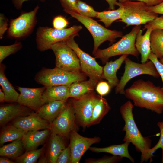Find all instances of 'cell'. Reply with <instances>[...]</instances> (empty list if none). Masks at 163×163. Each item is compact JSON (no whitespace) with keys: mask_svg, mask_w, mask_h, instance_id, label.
I'll return each instance as SVG.
<instances>
[{"mask_svg":"<svg viewBox=\"0 0 163 163\" xmlns=\"http://www.w3.org/2000/svg\"><path fill=\"white\" fill-rule=\"evenodd\" d=\"M124 95L133 105L151 110L158 114L163 112V90L151 81L139 79L125 90Z\"/></svg>","mask_w":163,"mask_h":163,"instance_id":"6da1fadb","label":"cell"},{"mask_svg":"<svg viewBox=\"0 0 163 163\" xmlns=\"http://www.w3.org/2000/svg\"><path fill=\"white\" fill-rule=\"evenodd\" d=\"M133 106L131 102L128 100L121 106L120 109L125 122L122 130L125 133L123 141L132 143L136 150L141 153V162L147 150L151 148L152 140L149 137L143 136L138 129L134 119Z\"/></svg>","mask_w":163,"mask_h":163,"instance_id":"7a4b0ae2","label":"cell"},{"mask_svg":"<svg viewBox=\"0 0 163 163\" xmlns=\"http://www.w3.org/2000/svg\"><path fill=\"white\" fill-rule=\"evenodd\" d=\"M141 27V25L135 26L130 32L123 35L116 43L105 49H98L94 55V57L100 59L103 64L108 62L110 58L117 55H130L138 58L139 53L135 43L136 35Z\"/></svg>","mask_w":163,"mask_h":163,"instance_id":"3957f363","label":"cell"},{"mask_svg":"<svg viewBox=\"0 0 163 163\" xmlns=\"http://www.w3.org/2000/svg\"><path fill=\"white\" fill-rule=\"evenodd\" d=\"M87 76L82 72H72L55 67L52 69L43 67L36 74L34 80L46 87L64 85L69 86L76 81L86 80Z\"/></svg>","mask_w":163,"mask_h":163,"instance_id":"277c9868","label":"cell"},{"mask_svg":"<svg viewBox=\"0 0 163 163\" xmlns=\"http://www.w3.org/2000/svg\"><path fill=\"white\" fill-rule=\"evenodd\" d=\"M82 28L81 25H76L62 29L40 27L36 33L37 48L41 52L51 49L53 45L58 42L65 41L72 36H78V33Z\"/></svg>","mask_w":163,"mask_h":163,"instance_id":"5b68a950","label":"cell"},{"mask_svg":"<svg viewBox=\"0 0 163 163\" xmlns=\"http://www.w3.org/2000/svg\"><path fill=\"white\" fill-rule=\"evenodd\" d=\"M67 13L81 22L91 34L94 41L92 52L93 55L99 46L105 41H108L113 43L115 41L116 39L121 37L123 36L122 32L107 29L99 24L97 21L78 12L69 11Z\"/></svg>","mask_w":163,"mask_h":163,"instance_id":"8992f818","label":"cell"},{"mask_svg":"<svg viewBox=\"0 0 163 163\" xmlns=\"http://www.w3.org/2000/svg\"><path fill=\"white\" fill-rule=\"evenodd\" d=\"M119 2L124 11L121 18L116 21L126 24V27L145 24L158 16V14L148 10V6L143 2L131 1Z\"/></svg>","mask_w":163,"mask_h":163,"instance_id":"52a82bcc","label":"cell"},{"mask_svg":"<svg viewBox=\"0 0 163 163\" xmlns=\"http://www.w3.org/2000/svg\"><path fill=\"white\" fill-rule=\"evenodd\" d=\"M124 62V71L115 87L116 94L124 95L125 88L127 83L131 79L139 75H148L155 78L160 77L155 65L150 60L145 63H139L127 57Z\"/></svg>","mask_w":163,"mask_h":163,"instance_id":"ba28073f","label":"cell"},{"mask_svg":"<svg viewBox=\"0 0 163 163\" xmlns=\"http://www.w3.org/2000/svg\"><path fill=\"white\" fill-rule=\"evenodd\" d=\"M51 49L55 56V67L70 72H82L77 55L65 41L54 44L51 46Z\"/></svg>","mask_w":163,"mask_h":163,"instance_id":"9c48e42d","label":"cell"},{"mask_svg":"<svg viewBox=\"0 0 163 163\" xmlns=\"http://www.w3.org/2000/svg\"><path fill=\"white\" fill-rule=\"evenodd\" d=\"M72 36L65 41L77 55L80 61L81 71L89 78L95 79L98 82L102 80L103 67L100 66L93 57L81 50Z\"/></svg>","mask_w":163,"mask_h":163,"instance_id":"30bf717a","label":"cell"},{"mask_svg":"<svg viewBox=\"0 0 163 163\" xmlns=\"http://www.w3.org/2000/svg\"><path fill=\"white\" fill-rule=\"evenodd\" d=\"M38 5L28 12H22L17 18L11 19L7 31L8 37L18 39L29 35L36 24V15L39 9Z\"/></svg>","mask_w":163,"mask_h":163,"instance_id":"8fae6325","label":"cell"},{"mask_svg":"<svg viewBox=\"0 0 163 163\" xmlns=\"http://www.w3.org/2000/svg\"><path fill=\"white\" fill-rule=\"evenodd\" d=\"M77 123L71 100L69 98L64 109L50 123V130L51 133L66 137L72 131H77Z\"/></svg>","mask_w":163,"mask_h":163,"instance_id":"7c38bea8","label":"cell"},{"mask_svg":"<svg viewBox=\"0 0 163 163\" xmlns=\"http://www.w3.org/2000/svg\"><path fill=\"white\" fill-rule=\"evenodd\" d=\"M99 96L93 92L79 98L70 99L77 123L83 128L88 127L94 108Z\"/></svg>","mask_w":163,"mask_h":163,"instance_id":"4fadbf2b","label":"cell"},{"mask_svg":"<svg viewBox=\"0 0 163 163\" xmlns=\"http://www.w3.org/2000/svg\"><path fill=\"white\" fill-rule=\"evenodd\" d=\"M69 136L71 152L70 163H79L82 155L91 145L101 141L99 137H85L78 134L76 130L72 131Z\"/></svg>","mask_w":163,"mask_h":163,"instance_id":"5bb4252c","label":"cell"},{"mask_svg":"<svg viewBox=\"0 0 163 163\" xmlns=\"http://www.w3.org/2000/svg\"><path fill=\"white\" fill-rule=\"evenodd\" d=\"M19 91L17 102L37 112L45 103L42 94L46 87L29 88L17 86Z\"/></svg>","mask_w":163,"mask_h":163,"instance_id":"9a60e30c","label":"cell"},{"mask_svg":"<svg viewBox=\"0 0 163 163\" xmlns=\"http://www.w3.org/2000/svg\"><path fill=\"white\" fill-rule=\"evenodd\" d=\"M12 125L26 132L50 129V123L40 117L36 112L15 119Z\"/></svg>","mask_w":163,"mask_h":163,"instance_id":"2e32d148","label":"cell"},{"mask_svg":"<svg viewBox=\"0 0 163 163\" xmlns=\"http://www.w3.org/2000/svg\"><path fill=\"white\" fill-rule=\"evenodd\" d=\"M32 110L17 102L2 105L0 107V125H5L11 120L21 117L28 115L32 113Z\"/></svg>","mask_w":163,"mask_h":163,"instance_id":"e0dca14e","label":"cell"},{"mask_svg":"<svg viewBox=\"0 0 163 163\" xmlns=\"http://www.w3.org/2000/svg\"><path fill=\"white\" fill-rule=\"evenodd\" d=\"M67 100L55 101L46 103L36 112L40 117L51 123L64 109Z\"/></svg>","mask_w":163,"mask_h":163,"instance_id":"ac0fdd59","label":"cell"},{"mask_svg":"<svg viewBox=\"0 0 163 163\" xmlns=\"http://www.w3.org/2000/svg\"><path fill=\"white\" fill-rule=\"evenodd\" d=\"M51 133L49 129L26 132L21 138L26 151L37 149L45 141Z\"/></svg>","mask_w":163,"mask_h":163,"instance_id":"d6986e66","label":"cell"},{"mask_svg":"<svg viewBox=\"0 0 163 163\" xmlns=\"http://www.w3.org/2000/svg\"><path fill=\"white\" fill-rule=\"evenodd\" d=\"M128 56L122 55L113 61L107 62L103 67L102 78L107 81L112 88L116 87L119 82L117 72Z\"/></svg>","mask_w":163,"mask_h":163,"instance_id":"ffe728a7","label":"cell"},{"mask_svg":"<svg viewBox=\"0 0 163 163\" xmlns=\"http://www.w3.org/2000/svg\"><path fill=\"white\" fill-rule=\"evenodd\" d=\"M98 82L97 80L89 78L88 80L76 81L69 86V97L79 98L94 92Z\"/></svg>","mask_w":163,"mask_h":163,"instance_id":"44dd1931","label":"cell"},{"mask_svg":"<svg viewBox=\"0 0 163 163\" xmlns=\"http://www.w3.org/2000/svg\"><path fill=\"white\" fill-rule=\"evenodd\" d=\"M153 30L148 27L143 35V30L140 29L136 36L135 45L141 55V62L145 63L148 61L149 55L151 52L150 35Z\"/></svg>","mask_w":163,"mask_h":163,"instance_id":"7402d4cb","label":"cell"},{"mask_svg":"<svg viewBox=\"0 0 163 163\" xmlns=\"http://www.w3.org/2000/svg\"><path fill=\"white\" fill-rule=\"evenodd\" d=\"M45 103L55 101H66L69 98V86L60 85L46 87L42 94Z\"/></svg>","mask_w":163,"mask_h":163,"instance_id":"603a6c76","label":"cell"},{"mask_svg":"<svg viewBox=\"0 0 163 163\" xmlns=\"http://www.w3.org/2000/svg\"><path fill=\"white\" fill-rule=\"evenodd\" d=\"M130 143L128 142H125L122 144L113 145L103 148L90 147L89 150L94 152L107 153L114 156L126 158L129 159L131 162L134 163V159L130 155L128 151V146Z\"/></svg>","mask_w":163,"mask_h":163,"instance_id":"cb8c5ba5","label":"cell"},{"mask_svg":"<svg viewBox=\"0 0 163 163\" xmlns=\"http://www.w3.org/2000/svg\"><path fill=\"white\" fill-rule=\"evenodd\" d=\"M48 152V161L56 163L57 158L62 151L66 147L64 137L51 133Z\"/></svg>","mask_w":163,"mask_h":163,"instance_id":"d4e9b609","label":"cell"},{"mask_svg":"<svg viewBox=\"0 0 163 163\" xmlns=\"http://www.w3.org/2000/svg\"><path fill=\"white\" fill-rule=\"evenodd\" d=\"M6 67L3 64H0V85L5 95V101L16 102L19 94L15 89L6 76L5 71Z\"/></svg>","mask_w":163,"mask_h":163,"instance_id":"484cf974","label":"cell"},{"mask_svg":"<svg viewBox=\"0 0 163 163\" xmlns=\"http://www.w3.org/2000/svg\"><path fill=\"white\" fill-rule=\"evenodd\" d=\"M111 109L107 100L99 95L92 112L88 127L98 124Z\"/></svg>","mask_w":163,"mask_h":163,"instance_id":"4316f807","label":"cell"},{"mask_svg":"<svg viewBox=\"0 0 163 163\" xmlns=\"http://www.w3.org/2000/svg\"><path fill=\"white\" fill-rule=\"evenodd\" d=\"M116 5L119 7L117 9L97 12L96 18L104 23L106 27L110 26L114 21L120 19L123 15L124 9L122 5L119 2H116Z\"/></svg>","mask_w":163,"mask_h":163,"instance_id":"83f0119b","label":"cell"},{"mask_svg":"<svg viewBox=\"0 0 163 163\" xmlns=\"http://www.w3.org/2000/svg\"><path fill=\"white\" fill-rule=\"evenodd\" d=\"M151 52L158 59L163 57V30H153L150 35Z\"/></svg>","mask_w":163,"mask_h":163,"instance_id":"f1b7e54d","label":"cell"},{"mask_svg":"<svg viewBox=\"0 0 163 163\" xmlns=\"http://www.w3.org/2000/svg\"><path fill=\"white\" fill-rule=\"evenodd\" d=\"M23 149L21 139H20L0 147V155L8 158H16L22 155Z\"/></svg>","mask_w":163,"mask_h":163,"instance_id":"f546056e","label":"cell"},{"mask_svg":"<svg viewBox=\"0 0 163 163\" xmlns=\"http://www.w3.org/2000/svg\"><path fill=\"white\" fill-rule=\"evenodd\" d=\"M26 132L13 125L8 126L1 133L0 145H2L7 142L21 139Z\"/></svg>","mask_w":163,"mask_h":163,"instance_id":"4dcf8cb0","label":"cell"},{"mask_svg":"<svg viewBox=\"0 0 163 163\" xmlns=\"http://www.w3.org/2000/svg\"><path fill=\"white\" fill-rule=\"evenodd\" d=\"M43 147L26 151L24 153L16 158V162L18 163H36L43 150Z\"/></svg>","mask_w":163,"mask_h":163,"instance_id":"1f68e13d","label":"cell"},{"mask_svg":"<svg viewBox=\"0 0 163 163\" xmlns=\"http://www.w3.org/2000/svg\"><path fill=\"white\" fill-rule=\"evenodd\" d=\"M22 45L21 43H17L8 46H0V64L7 57L14 54L21 49Z\"/></svg>","mask_w":163,"mask_h":163,"instance_id":"d6a6232c","label":"cell"},{"mask_svg":"<svg viewBox=\"0 0 163 163\" xmlns=\"http://www.w3.org/2000/svg\"><path fill=\"white\" fill-rule=\"evenodd\" d=\"M157 125L160 130V136L159 140L154 146L147 150L141 163L146 161L149 159H151L152 157L154 156L153 153L157 149L161 148L163 150V121L158 122Z\"/></svg>","mask_w":163,"mask_h":163,"instance_id":"836d02e7","label":"cell"},{"mask_svg":"<svg viewBox=\"0 0 163 163\" xmlns=\"http://www.w3.org/2000/svg\"><path fill=\"white\" fill-rule=\"evenodd\" d=\"M76 7L78 13L88 17L97 18V11H96L91 6L80 0H77Z\"/></svg>","mask_w":163,"mask_h":163,"instance_id":"e575fe53","label":"cell"},{"mask_svg":"<svg viewBox=\"0 0 163 163\" xmlns=\"http://www.w3.org/2000/svg\"><path fill=\"white\" fill-rule=\"evenodd\" d=\"M123 157L118 156H105L98 159L88 158L85 160L88 163H115L121 161Z\"/></svg>","mask_w":163,"mask_h":163,"instance_id":"d590c367","label":"cell"},{"mask_svg":"<svg viewBox=\"0 0 163 163\" xmlns=\"http://www.w3.org/2000/svg\"><path fill=\"white\" fill-rule=\"evenodd\" d=\"M64 11L66 13L73 11L78 13L76 7L77 0H59Z\"/></svg>","mask_w":163,"mask_h":163,"instance_id":"8d00e7d4","label":"cell"},{"mask_svg":"<svg viewBox=\"0 0 163 163\" xmlns=\"http://www.w3.org/2000/svg\"><path fill=\"white\" fill-rule=\"evenodd\" d=\"M95 88L97 93L101 96L108 94L112 89L107 82L102 80L97 83Z\"/></svg>","mask_w":163,"mask_h":163,"instance_id":"74e56055","label":"cell"},{"mask_svg":"<svg viewBox=\"0 0 163 163\" xmlns=\"http://www.w3.org/2000/svg\"><path fill=\"white\" fill-rule=\"evenodd\" d=\"M150 27L153 30H163V15L157 17L154 20L148 22L144 26L143 30Z\"/></svg>","mask_w":163,"mask_h":163,"instance_id":"f35d334b","label":"cell"},{"mask_svg":"<svg viewBox=\"0 0 163 163\" xmlns=\"http://www.w3.org/2000/svg\"><path fill=\"white\" fill-rule=\"evenodd\" d=\"M71 152L70 145L66 147L58 156L56 163H70Z\"/></svg>","mask_w":163,"mask_h":163,"instance_id":"ab89813d","label":"cell"},{"mask_svg":"<svg viewBox=\"0 0 163 163\" xmlns=\"http://www.w3.org/2000/svg\"><path fill=\"white\" fill-rule=\"evenodd\" d=\"M148 59L153 62L161 78L163 83L161 88L163 90V64L159 61L155 55L151 52L149 55Z\"/></svg>","mask_w":163,"mask_h":163,"instance_id":"60d3db41","label":"cell"},{"mask_svg":"<svg viewBox=\"0 0 163 163\" xmlns=\"http://www.w3.org/2000/svg\"><path fill=\"white\" fill-rule=\"evenodd\" d=\"M69 23L67 20L61 16L55 17L53 21V25L54 28L57 29L65 28L67 26Z\"/></svg>","mask_w":163,"mask_h":163,"instance_id":"b9f144b4","label":"cell"},{"mask_svg":"<svg viewBox=\"0 0 163 163\" xmlns=\"http://www.w3.org/2000/svg\"><path fill=\"white\" fill-rule=\"evenodd\" d=\"M8 20L4 15H0V38L2 39L3 35L8 28Z\"/></svg>","mask_w":163,"mask_h":163,"instance_id":"7bdbcfd3","label":"cell"},{"mask_svg":"<svg viewBox=\"0 0 163 163\" xmlns=\"http://www.w3.org/2000/svg\"><path fill=\"white\" fill-rule=\"evenodd\" d=\"M148 9L153 12L163 15V1L157 5L148 6Z\"/></svg>","mask_w":163,"mask_h":163,"instance_id":"ee69618b","label":"cell"},{"mask_svg":"<svg viewBox=\"0 0 163 163\" xmlns=\"http://www.w3.org/2000/svg\"><path fill=\"white\" fill-rule=\"evenodd\" d=\"M132 0H136L143 2L148 6H152L157 5L163 1V0H118L119 2Z\"/></svg>","mask_w":163,"mask_h":163,"instance_id":"f6af8a7d","label":"cell"},{"mask_svg":"<svg viewBox=\"0 0 163 163\" xmlns=\"http://www.w3.org/2000/svg\"><path fill=\"white\" fill-rule=\"evenodd\" d=\"M28 0H12L13 3L15 8L18 9L21 8L23 3L25 1ZM42 2H44L45 0H40Z\"/></svg>","mask_w":163,"mask_h":163,"instance_id":"bcb514c9","label":"cell"},{"mask_svg":"<svg viewBox=\"0 0 163 163\" xmlns=\"http://www.w3.org/2000/svg\"><path fill=\"white\" fill-rule=\"evenodd\" d=\"M109 5V8L110 10H113L115 9V6L117 2V0H105Z\"/></svg>","mask_w":163,"mask_h":163,"instance_id":"7dc6e473","label":"cell"},{"mask_svg":"<svg viewBox=\"0 0 163 163\" xmlns=\"http://www.w3.org/2000/svg\"><path fill=\"white\" fill-rule=\"evenodd\" d=\"M0 163H14V161L9 159L8 157L1 156L0 158Z\"/></svg>","mask_w":163,"mask_h":163,"instance_id":"c3c4849f","label":"cell"},{"mask_svg":"<svg viewBox=\"0 0 163 163\" xmlns=\"http://www.w3.org/2000/svg\"><path fill=\"white\" fill-rule=\"evenodd\" d=\"M5 101V95L2 89H0V102H3Z\"/></svg>","mask_w":163,"mask_h":163,"instance_id":"681fc988","label":"cell"},{"mask_svg":"<svg viewBox=\"0 0 163 163\" xmlns=\"http://www.w3.org/2000/svg\"><path fill=\"white\" fill-rule=\"evenodd\" d=\"M48 159L45 157H42L40 158L39 159L38 163H47Z\"/></svg>","mask_w":163,"mask_h":163,"instance_id":"f907efd6","label":"cell"},{"mask_svg":"<svg viewBox=\"0 0 163 163\" xmlns=\"http://www.w3.org/2000/svg\"><path fill=\"white\" fill-rule=\"evenodd\" d=\"M159 61L161 63L163 64V57L162 58L160 59Z\"/></svg>","mask_w":163,"mask_h":163,"instance_id":"816d5d0a","label":"cell"}]
</instances>
